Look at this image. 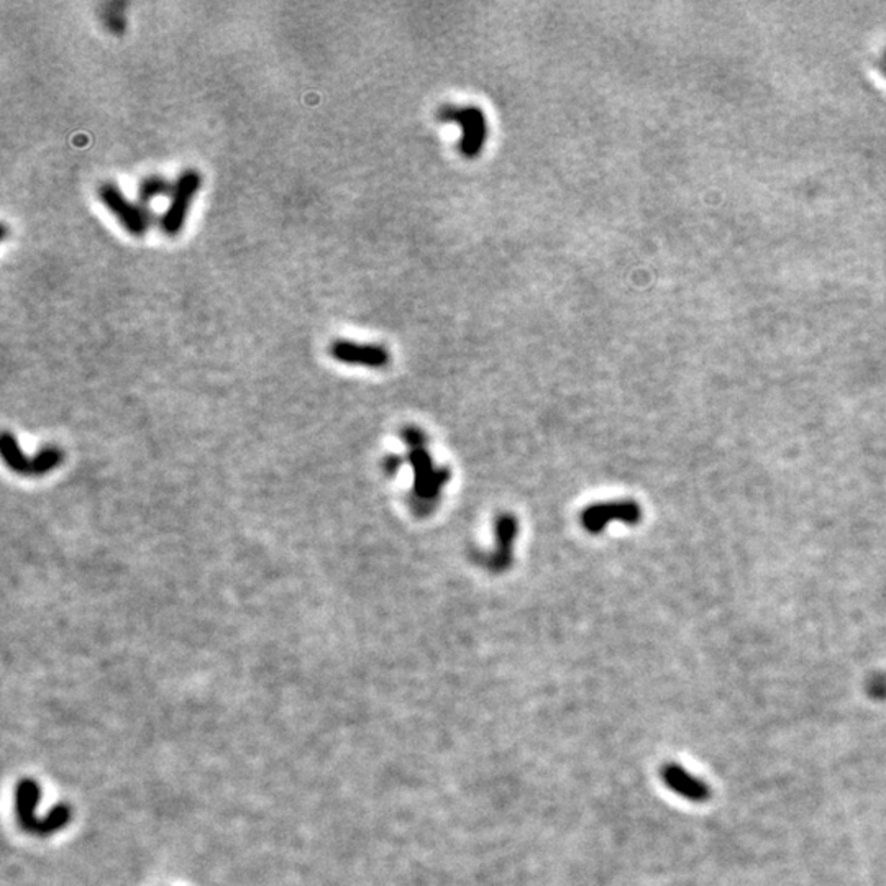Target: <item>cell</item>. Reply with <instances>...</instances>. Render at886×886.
Segmentation results:
<instances>
[{
    "label": "cell",
    "mask_w": 886,
    "mask_h": 886,
    "mask_svg": "<svg viewBox=\"0 0 886 886\" xmlns=\"http://www.w3.org/2000/svg\"><path fill=\"white\" fill-rule=\"evenodd\" d=\"M404 464L403 458L401 457H387L384 460L383 468L386 471V475L390 477H396L397 471H399L401 465Z\"/></svg>",
    "instance_id": "cell-11"
},
{
    "label": "cell",
    "mask_w": 886,
    "mask_h": 886,
    "mask_svg": "<svg viewBox=\"0 0 886 886\" xmlns=\"http://www.w3.org/2000/svg\"><path fill=\"white\" fill-rule=\"evenodd\" d=\"M427 443L413 445L409 452L410 467H413L416 481H414V493L410 496V506L419 516H426L430 510L435 509L440 491L443 484L451 480V471L447 468H436L426 451Z\"/></svg>",
    "instance_id": "cell-1"
},
{
    "label": "cell",
    "mask_w": 886,
    "mask_h": 886,
    "mask_svg": "<svg viewBox=\"0 0 886 886\" xmlns=\"http://www.w3.org/2000/svg\"><path fill=\"white\" fill-rule=\"evenodd\" d=\"M330 357L339 364L355 367L384 368L390 364V352L383 345L358 344L348 339H337L329 347Z\"/></svg>",
    "instance_id": "cell-6"
},
{
    "label": "cell",
    "mask_w": 886,
    "mask_h": 886,
    "mask_svg": "<svg viewBox=\"0 0 886 886\" xmlns=\"http://www.w3.org/2000/svg\"><path fill=\"white\" fill-rule=\"evenodd\" d=\"M611 520L619 522L636 524L640 520V509L632 501H620V503L596 504L584 509L581 516V524L588 532L600 533L606 529Z\"/></svg>",
    "instance_id": "cell-7"
},
{
    "label": "cell",
    "mask_w": 886,
    "mask_h": 886,
    "mask_svg": "<svg viewBox=\"0 0 886 886\" xmlns=\"http://www.w3.org/2000/svg\"><path fill=\"white\" fill-rule=\"evenodd\" d=\"M436 119L443 124H455L462 128L458 150L465 158H477L483 151L488 140V119L480 107L443 103Z\"/></svg>",
    "instance_id": "cell-4"
},
{
    "label": "cell",
    "mask_w": 886,
    "mask_h": 886,
    "mask_svg": "<svg viewBox=\"0 0 886 886\" xmlns=\"http://www.w3.org/2000/svg\"><path fill=\"white\" fill-rule=\"evenodd\" d=\"M517 533V520L516 517L510 516V514H503V516L497 517L496 520V539H497V546L493 553H490L488 557H484L481 561V564L484 567L490 568L493 571H503L509 567L510 561H513V545L514 540H516Z\"/></svg>",
    "instance_id": "cell-9"
},
{
    "label": "cell",
    "mask_w": 886,
    "mask_h": 886,
    "mask_svg": "<svg viewBox=\"0 0 886 886\" xmlns=\"http://www.w3.org/2000/svg\"><path fill=\"white\" fill-rule=\"evenodd\" d=\"M202 187V174L196 168L184 170L173 183L167 209L158 220V227L161 234L170 238H176L186 227L187 217L190 207L196 200L197 194Z\"/></svg>",
    "instance_id": "cell-3"
},
{
    "label": "cell",
    "mask_w": 886,
    "mask_h": 886,
    "mask_svg": "<svg viewBox=\"0 0 886 886\" xmlns=\"http://www.w3.org/2000/svg\"><path fill=\"white\" fill-rule=\"evenodd\" d=\"M0 452H2V458L8 467L22 477H44L60 467L63 462V454L54 447L45 448L35 457H25L19 445L17 436L12 435L11 432L2 433Z\"/></svg>",
    "instance_id": "cell-5"
},
{
    "label": "cell",
    "mask_w": 886,
    "mask_h": 886,
    "mask_svg": "<svg viewBox=\"0 0 886 886\" xmlns=\"http://www.w3.org/2000/svg\"><path fill=\"white\" fill-rule=\"evenodd\" d=\"M173 184L161 174H148L138 184V200L145 206L157 200L158 197L170 196Z\"/></svg>",
    "instance_id": "cell-10"
},
{
    "label": "cell",
    "mask_w": 886,
    "mask_h": 886,
    "mask_svg": "<svg viewBox=\"0 0 886 886\" xmlns=\"http://www.w3.org/2000/svg\"><path fill=\"white\" fill-rule=\"evenodd\" d=\"M100 204L118 220L119 225L135 238L145 237L153 225V216L140 200H132L119 184L107 181L97 189Z\"/></svg>",
    "instance_id": "cell-2"
},
{
    "label": "cell",
    "mask_w": 886,
    "mask_h": 886,
    "mask_svg": "<svg viewBox=\"0 0 886 886\" xmlns=\"http://www.w3.org/2000/svg\"><path fill=\"white\" fill-rule=\"evenodd\" d=\"M662 780L678 797L693 803H704L711 797L710 788L700 778L693 777V773L675 763L663 766Z\"/></svg>",
    "instance_id": "cell-8"
},
{
    "label": "cell",
    "mask_w": 886,
    "mask_h": 886,
    "mask_svg": "<svg viewBox=\"0 0 886 886\" xmlns=\"http://www.w3.org/2000/svg\"><path fill=\"white\" fill-rule=\"evenodd\" d=\"M882 66H883V71H885V73H886V51H885V54H883Z\"/></svg>",
    "instance_id": "cell-12"
}]
</instances>
